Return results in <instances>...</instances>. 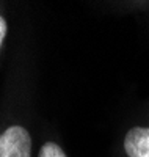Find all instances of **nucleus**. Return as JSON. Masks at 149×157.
Returning a JSON list of instances; mask_svg holds the SVG:
<instances>
[{"label":"nucleus","mask_w":149,"mask_h":157,"mask_svg":"<svg viewBox=\"0 0 149 157\" xmlns=\"http://www.w3.org/2000/svg\"><path fill=\"white\" fill-rule=\"evenodd\" d=\"M0 157H32V137L22 126H11L0 135Z\"/></svg>","instance_id":"f257e3e1"},{"label":"nucleus","mask_w":149,"mask_h":157,"mask_svg":"<svg viewBox=\"0 0 149 157\" xmlns=\"http://www.w3.org/2000/svg\"><path fill=\"white\" fill-rule=\"evenodd\" d=\"M124 151L129 157H149V127H132L124 137Z\"/></svg>","instance_id":"f03ea898"},{"label":"nucleus","mask_w":149,"mask_h":157,"mask_svg":"<svg viewBox=\"0 0 149 157\" xmlns=\"http://www.w3.org/2000/svg\"><path fill=\"white\" fill-rule=\"evenodd\" d=\"M38 157H66L64 151L53 141H47L43 145V148L39 149Z\"/></svg>","instance_id":"7ed1b4c3"},{"label":"nucleus","mask_w":149,"mask_h":157,"mask_svg":"<svg viewBox=\"0 0 149 157\" xmlns=\"http://www.w3.org/2000/svg\"><path fill=\"white\" fill-rule=\"evenodd\" d=\"M6 36V21L0 16V47H2V43Z\"/></svg>","instance_id":"20e7f679"}]
</instances>
